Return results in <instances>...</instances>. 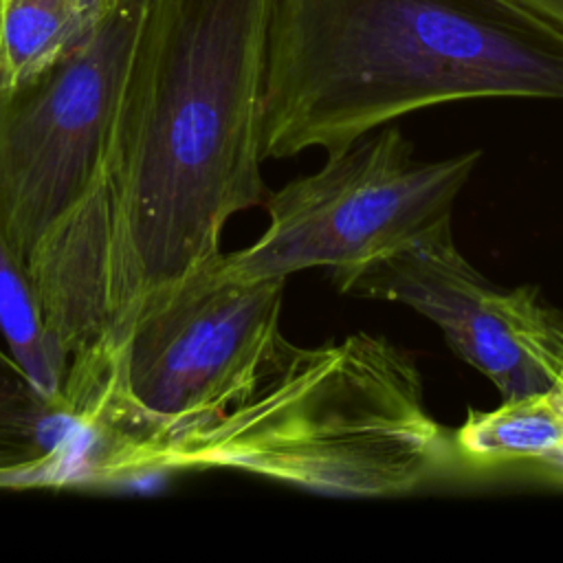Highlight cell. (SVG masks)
<instances>
[{
    "label": "cell",
    "instance_id": "obj_13",
    "mask_svg": "<svg viewBox=\"0 0 563 563\" xmlns=\"http://www.w3.org/2000/svg\"><path fill=\"white\" fill-rule=\"evenodd\" d=\"M556 394H559V398L563 400V369H561V374H559V378H556V385L552 387Z\"/></svg>",
    "mask_w": 563,
    "mask_h": 563
},
{
    "label": "cell",
    "instance_id": "obj_9",
    "mask_svg": "<svg viewBox=\"0 0 563 563\" xmlns=\"http://www.w3.org/2000/svg\"><path fill=\"white\" fill-rule=\"evenodd\" d=\"M453 451L473 468L537 464L563 477V400L550 389L508 398L490 411L468 409Z\"/></svg>",
    "mask_w": 563,
    "mask_h": 563
},
{
    "label": "cell",
    "instance_id": "obj_3",
    "mask_svg": "<svg viewBox=\"0 0 563 563\" xmlns=\"http://www.w3.org/2000/svg\"><path fill=\"white\" fill-rule=\"evenodd\" d=\"M451 449L413 356L356 332L312 347L286 341L246 400L134 449L123 484L231 468L319 495L398 497L438 475Z\"/></svg>",
    "mask_w": 563,
    "mask_h": 563
},
{
    "label": "cell",
    "instance_id": "obj_12",
    "mask_svg": "<svg viewBox=\"0 0 563 563\" xmlns=\"http://www.w3.org/2000/svg\"><path fill=\"white\" fill-rule=\"evenodd\" d=\"M563 31V0H519Z\"/></svg>",
    "mask_w": 563,
    "mask_h": 563
},
{
    "label": "cell",
    "instance_id": "obj_2",
    "mask_svg": "<svg viewBox=\"0 0 563 563\" xmlns=\"http://www.w3.org/2000/svg\"><path fill=\"white\" fill-rule=\"evenodd\" d=\"M499 97L563 101V31L519 0H271L264 158Z\"/></svg>",
    "mask_w": 563,
    "mask_h": 563
},
{
    "label": "cell",
    "instance_id": "obj_11",
    "mask_svg": "<svg viewBox=\"0 0 563 563\" xmlns=\"http://www.w3.org/2000/svg\"><path fill=\"white\" fill-rule=\"evenodd\" d=\"M0 330L9 352L53 398H66L68 356L48 332L26 268L0 240Z\"/></svg>",
    "mask_w": 563,
    "mask_h": 563
},
{
    "label": "cell",
    "instance_id": "obj_6",
    "mask_svg": "<svg viewBox=\"0 0 563 563\" xmlns=\"http://www.w3.org/2000/svg\"><path fill=\"white\" fill-rule=\"evenodd\" d=\"M143 2H110L79 46L0 95V240L24 268L101 165Z\"/></svg>",
    "mask_w": 563,
    "mask_h": 563
},
{
    "label": "cell",
    "instance_id": "obj_1",
    "mask_svg": "<svg viewBox=\"0 0 563 563\" xmlns=\"http://www.w3.org/2000/svg\"><path fill=\"white\" fill-rule=\"evenodd\" d=\"M271 0H145L101 165L26 262L66 380H97L136 314L222 260L266 202Z\"/></svg>",
    "mask_w": 563,
    "mask_h": 563
},
{
    "label": "cell",
    "instance_id": "obj_8",
    "mask_svg": "<svg viewBox=\"0 0 563 563\" xmlns=\"http://www.w3.org/2000/svg\"><path fill=\"white\" fill-rule=\"evenodd\" d=\"M110 438L0 347V490L108 488Z\"/></svg>",
    "mask_w": 563,
    "mask_h": 563
},
{
    "label": "cell",
    "instance_id": "obj_7",
    "mask_svg": "<svg viewBox=\"0 0 563 563\" xmlns=\"http://www.w3.org/2000/svg\"><path fill=\"white\" fill-rule=\"evenodd\" d=\"M330 279L345 295L405 303L433 321L504 400L550 391L563 369V310L532 284L501 288L484 277L457 249L451 218Z\"/></svg>",
    "mask_w": 563,
    "mask_h": 563
},
{
    "label": "cell",
    "instance_id": "obj_14",
    "mask_svg": "<svg viewBox=\"0 0 563 563\" xmlns=\"http://www.w3.org/2000/svg\"><path fill=\"white\" fill-rule=\"evenodd\" d=\"M106 2H108V4H110V2H121V0H106Z\"/></svg>",
    "mask_w": 563,
    "mask_h": 563
},
{
    "label": "cell",
    "instance_id": "obj_10",
    "mask_svg": "<svg viewBox=\"0 0 563 563\" xmlns=\"http://www.w3.org/2000/svg\"><path fill=\"white\" fill-rule=\"evenodd\" d=\"M106 7V0H0V95L79 46Z\"/></svg>",
    "mask_w": 563,
    "mask_h": 563
},
{
    "label": "cell",
    "instance_id": "obj_5",
    "mask_svg": "<svg viewBox=\"0 0 563 563\" xmlns=\"http://www.w3.org/2000/svg\"><path fill=\"white\" fill-rule=\"evenodd\" d=\"M479 156L468 150L420 161L396 125H383L268 194L262 235L222 255L218 268L240 279L361 268L449 220Z\"/></svg>",
    "mask_w": 563,
    "mask_h": 563
},
{
    "label": "cell",
    "instance_id": "obj_4",
    "mask_svg": "<svg viewBox=\"0 0 563 563\" xmlns=\"http://www.w3.org/2000/svg\"><path fill=\"white\" fill-rule=\"evenodd\" d=\"M218 264L143 308L106 361L95 413L110 438V488L134 449L246 400L286 345V279L229 277Z\"/></svg>",
    "mask_w": 563,
    "mask_h": 563
}]
</instances>
